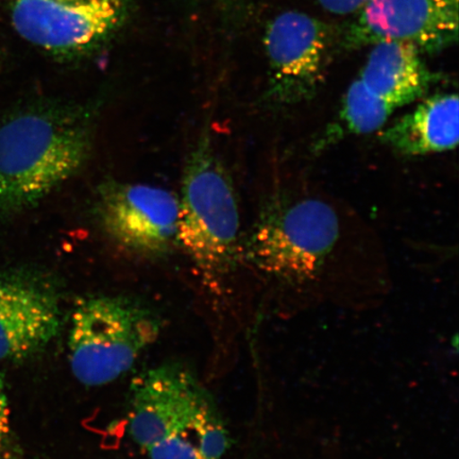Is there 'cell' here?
I'll return each instance as SVG.
<instances>
[{
	"label": "cell",
	"instance_id": "9c48e42d",
	"mask_svg": "<svg viewBox=\"0 0 459 459\" xmlns=\"http://www.w3.org/2000/svg\"><path fill=\"white\" fill-rule=\"evenodd\" d=\"M123 16L120 0H13L11 20L26 41L56 55L102 41Z\"/></svg>",
	"mask_w": 459,
	"mask_h": 459
},
{
	"label": "cell",
	"instance_id": "8992f818",
	"mask_svg": "<svg viewBox=\"0 0 459 459\" xmlns=\"http://www.w3.org/2000/svg\"><path fill=\"white\" fill-rule=\"evenodd\" d=\"M103 231L122 248L146 258L170 254L178 246L179 197L145 183H105L97 199Z\"/></svg>",
	"mask_w": 459,
	"mask_h": 459
},
{
	"label": "cell",
	"instance_id": "6da1fadb",
	"mask_svg": "<svg viewBox=\"0 0 459 459\" xmlns=\"http://www.w3.org/2000/svg\"><path fill=\"white\" fill-rule=\"evenodd\" d=\"M100 102H43L0 124V221L34 208L93 152Z\"/></svg>",
	"mask_w": 459,
	"mask_h": 459
},
{
	"label": "cell",
	"instance_id": "7c38bea8",
	"mask_svg": "<svg viewBox=\"0 0 459 459\" xmlns=\"http://www.w3.org/2000/svg\"><path fill=\"white\" fill-rule=\"evenodd\" d=\"M416 46L398 41L372 45L359 78L367 89L395 108L422 99L432 82Z\"/></svg>",
	"mask_w": 459,
	"mask_h": 459
},
{
	"label": "cell",
	"instance_id": "4fadbf2b",
	"mask_svg": "<svg viewBox=\"0 0 459 459\" xmlns=\"http://www.w3.org/2000/svg\"><path fill=\"white\" fill-rule=\"evenodd\" d=\"M397 110L390 103L373 94L359 79L349 86L343 96L341 112L316 143L315 151L340 142L343 137L365 135L385 127L392 114Z\"/></svg>",
	"mask_w": 459,
	"mask_h": 459
},
{
	"label": "cell",
	"instance_id": "8fae6325",
	"mask_svg": "<svg viewBox=\"0 0 459 459\" xmlns=\"http://www.w3.org/2000/svg\"><path fill=\"white\" fill-rule=\"evenodd\" d=\"M458 97H429L393 124L378 131L381 142L407 157L452 151L459 137Z\"/></svg>",
	"mask_w": 459,
	"mask_h": 459
},
{
	"label": "cell",
	"instance_id": "52a82bcc",
	"mask_svg": "<svg viewBox=\"0 0 459 459\" xmlns=\"http://www.w3.org/2000/svg\"><path fill=\"white\" fill-rule=\"evenodd\" d=\"M269 96L280 105H296L317 93L332 53L328 26L299 11H286L265 31Z\"/></svg>",
	"mask_w": 459,
	"mask_h": 459
},
{
	"label": "cell",
	"instance_id": "9a60e30c",
	"mask_svg": "<svg viewBox=\"0 0 459 459\" xmlns=\"http://www.w3.org/2000/svg\"><path fill=\"white\" fill-rule=\"evenodd\" d=\"M371 0H318L319 4L328 13L346 15L359 13Z\"/></svg>",
	"mask_w": 459,
	"mask_h": 459
},
{
	"label": "cell",
	"instance_id": "2e32d148",
	"mask_svg": "<svg viewBox=\"0 0 459 459\" xmlns=\"http://www.w3.org/2000/svg\"><path fill=\"white\" fill-rule=\"evenodd\" d=\"M66 2H72V0H66Z\"/></svg>",
	"mask_w": 459,
	"mask_h": 459
},
{
	"label": "cell",
	"instance_id": "3957f363",
	"mask_svg": "<svg viewBox=\"0 0 459 459\" xmlns=\"http://www.w3.org/2000/svg\"><path fill=\"white\" fill-rule=\"evenodd\" d=\"M179 203L178 245L206 283L220 286L242 257L240 220L232 181L206 129L187 158Z\"/></svg>",
	"mask_w": 459,
	"mask_h": 459
},
{
	"label": "cell",
	"instance_id": "5b68a950",
	"mask_svg": "<svg viewBox=\"0 0 459 459\" xmlns=\"http://www.w3.org/2000/svg\"><path fill=\"white\" fill-rule=\"evenodd\" d=\"M340 233L337 213L325 201L278 200L263 211L247 255L269 277L300 286L319 277Z\"/></svg>",
	"mask_w": 459,
	"mask_h": 459
},
{
	"label": "cell",
	"instance_id": "30bf717a",
	"mask_svg": "<svg viewBox=\"0 0 459 459\" xmlns=\"http://www.w3.org/2000/svg\"><path fill=\"white\" fill-rule=\"evenodd\" d=\"M458 17V0H371L350 28L347 45L398 41L433 54L457 42Z\"/></svg>",
	"mask_w": 459,
	"mask_h": 459
},
{
	"label": "cell",
	"instance_id": "7a4b0ae2",
	"mask_svg": "<svg viewBox=\"0 0 459 459\" xmlns=\"http://www.w3.org/2000/svg\"><path fill=\"white\" fill-rule=\"evenodd\" d=\"M127 428L149 459H222L232 445L213 395L177 363L152 367L134 378Z\"/></svg>",
	"mask_w": 459,
	"mask_h": 459
},
{
	"label": "cell",
	"instance_id": "ba28073f",
	"mask_svg": "<svg viewBox=\"0 0 459 459\" xmlns=\"http://www.w3.org/2000/svg\"><path fill=\"white\" fill-rule=\"evenodd\" d=\"M61 325L60 290L49 275L28 269L0 271V360L42 352Z\"/></svg>",
	"mask_w": 459,
	"mask_h": 459
},
{
	"label": "cell",
	"instance_id": "5bb4252c",
	"mask_svg": "<svg viewBox=\"0 0 459 459\" xmlns=\"http://www.w3.org/2000/svg\"><path fill=\"white\" fill-rule=\"evenodd\" d=\"M13 429H11L10 407L5 383L0 373V459L13 455Z\"/></svg>",
	"mask_w": 459,
	"mask_h": 459
},
{
	"label": "cell",
	"instance_id": "277c9868",
	"mask_svg": "<svg viewBox=\"0 0 459 459\" xmlns=\"http://www.w3.org/2000/svg\"><path fill=\"white\" fill-rule=\"evenodd\" d=\"M160 320L151 308L122 296H91L74 307L68 331L73 376L85 386L122 377L157 342Z\"/></svg>",
	"mask_w": 459,
	"mask_h": 459
}]
</instances>
